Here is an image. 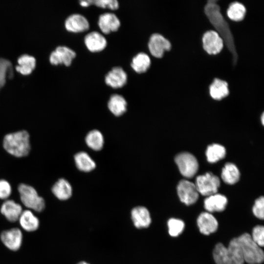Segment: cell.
Here are the masks:
<instances>
[{
    "label": "cell",
    "mask_w": 264,
    "mask_h": 264,
    "mask_svg": "<svg viewBox=\"0 0 264 264\" xmlns=\"http://www.w3.org/2000/svg\"><path fill=\"white\" fill-rule=\"evenodd\" d=\"M204 13L217 30V32L225 42L226 47L232 55L233 63L236 65L238 60V54L233 36L228 23L221 14L220 7L217 3V1L208 0L204 7Z\"/></svg>",
    "instance_id": "1"
},
{
    "label": "cell",
    "mask_w": 264,
    "mask_h": 264,
    "mask_svg": "<svg viewBox=\"0 0 264 264\" xmlns=\"http://www.w3.org/2000/svg\"><path fill=\"white\" fill-rule=\"evenodd\" d=\"M213 257L217 264H243L244 262L237 238L233 239L227 247L221 243L216 244Z\"/></svg>",
    "instance_id": "2"
},
{
    "label": "cell",
    "mask_w": 264,
    "mask_h": 264,
    "mask_svg": "<svg viewBox=\"0 0 264 264\" xmlns=\"http://www.w3.org/2000/svg\"><path fill=\"white\" fill-rule=\"evenodd\" d=\"M3 146L7 153L14 156H25L30 150L29 135L24 130L8 133L4 137Z\"/></svg>",
    "instance_id": "3"
},
{
    "label": "cell",
    "mask_w": 264,
    "mask_h": 264,
    "mask_svg": "<svg viewBox=\"0 0 264 264\" xmlns=\"http://www.w3.org/2000/svg\"><path fill=\"white\" fill-rule=\"evenodd\" d=\"M244 261L249 264H259L264 260L263 250L252 240L251 235L244 233L237 237Z\"/></svg>",
    "instance_id": "4"
},
{
    "label": "cell",
    "mask_w": 264,
    "mask_h": 264,
    "mask_svg": "<svg viewBox=\"0 0 264 264\" xmlns=\"http://www.w3.org/2000/svg\"><path fill=\"white\" fill-rule=\"evenodd\" d=\"M18 189L21 201L29 210L38 212L44 210L45 201L42 197L39 196L34 188L25 184H21Z\"/></svg>",
    "instance_id": "5"
},
{
    "label": "cell",
    "mask_w": 264,
    "mask_h": 264,
    "mask_svg": "<svg viewBox=\"0 0 264 264\" xmlns=\"http://www.w3.org/2000/svg\"><path fill=\"white\" fill-rule=\"evenodd\" d=\"M195 185L198 193L208 197L217 193L220 181L217 176L209 172L197 176Z\"/></svg>",
    "instance_id": "6"
},
{
    "label": "cell",
    "mask_w": 264,
    "mask_h": 264,
    "mask_svg": "<svg viewBox=\"0 0 264 264\" xmlns=\"http://www.w3.org/2000/svg\"><path fill=\"white\" fill-rule=\"evenodd\" d=\"M175 162L180 173L186 177H192L198 170V161L190 153L184 152L177 154Z\"/></svg>",
    "instance_id": "7"
},
{
    "label": "cell",
    "mask_w": 264,
    "mask_h": 264,
    "mask_svg": "<svg viewBox=\"0 0 264 264\" xmlns=\"http://www.w3.org/2000/svg\"><path fill=\"white\" fill-rule=\"evenodd\" d=\"M177 192L181 201L187 205L195 203L198 198L195 184L188 180H181L177 185Z\"/></svg>",
    "instance_id": "8"
},
{
    "label": "cell",
    "mask_w": 264,
    "mask_h": 264,
    "mask_svg": "<svg viewBox=\"0 0 264 264\" xmlns=\"http://www.w3.org/2000/svg\"><path fill=\"white\" fill-rule=\"evenodd\" d=\"M148 46L151 54L157 58H161L164 52L171 48L170 41L158 33L153 34L150 36Z\"/></svg>",
    "instance_id": "9"
},
{
    "label": "cell",
    "mask_w": 264,
    "mask_h": 264,
    "mask_svg": "<svg viewBox=\"0 0 264 264\" xmlns=\"http://www.w3.org/2000/svg\"><path fill=\"white\" fill-rule=\"evenodd\" d=\"M2 243L9 250L17 251L21 247L22 242V233L18 228L3 231L0 235Z\"/></svg>",
    "instance_id": "10"
},
{
    "label": "cell",
    "mask_w": 264,
    "mask_h": 264,
    "mask_svg": "<svg viewBox=\"0 0 264 264\" xmlns=\"http://www.w3.org/2000/svg\"><path fill=\"white\" fill-rule=\"evenodd\" d=\"M76 54L74 51L66 46H58L52 51L49 56V61L52 65L64 64L69 66Z\"/></svg>",
    "instance_id": "11"
},
{
    "label": "cell",
    "mask_w": 264,
    "mask_h": 264,
    "mask_svg": "<svg viewBox=\"0 0 264 264\" xmlns=\"http://www.w3.org/2000/svg\"><path fill=\"white\" fill-rule=\"evenodd\" d=\"M203 47L210 54H216L220 52L223 46V41L215 31H206L202 37Z\"/></svg>",
    "instance_id": "12"
},
{
    "label": "cell",
    "mask_w": 264,
    "mask_h": 264,
    "mask_svg": "<svg viewBox=\"0 0 264 264\" xmlns=\"http://www.w3.org/2000/svg\"><path fill=\"white\" fill-rule=\"evenodd\" d=\"M126 72L120 66L113 67L106 75L105 81L107 85L113 88L123 87L127 83Z\"/></svg>",
    "instance_id": "13"
},
{
    "label": "cell",
    "mask_w": 264,
    "mask_h": 264,
    "mask_svg": "<svg viewBox=\"0 0 264 264\" xmlns=\"http://www.w3.org/2000/svg\"><path fill=\"white\" fill-rule=\"evenodd\" d=\"M65 26L66 29L73 33H80L89 29V24L88 20L79 14H73L66 20Z\"/></svg>",
    "instance_id": "14"
},
{
    "label": "cell",
    "mask_w": 264,
    "mask_h": 264,
    "mask_svg": "<svg viewBox=\"0 0 264 264\" xmlns=\"http://www.w3.org/2000/svg\"><path fill=\"white\" fill-rule=\"evenodd\" d=\"M120 24L119 19L113 13H106L99 17L98 26L101 31L105 34L117 31Z\"/></svg>",
    "instance_id": "15"
},
{
    "label": "cell",
    "mask_w": 264,
    "mask_h": 264,
    "mask_svg": "<svg viewBox=\"0 0 264 264\" xmlns=\"http://www.w3.org/2000/svg\"><path fill=\"white\" fill-rule=\"evenodd\" d=\"M84 43L88 49L92 52L102 51L107 44L105 37L97 31L87 34L84 38Z\"/></svg>",
    "instance_id": "16"
},
{
    "label": "cell",
    "mask_w": 264,
    "mask_h": 264,
    "mask_svg": "<svg viewBox=\"0 0 264 264\" xmlns=\"http://www.w3.org/2000/svg\"><path fill=\"white\" fill-rule=\"evenodd\" d=\"M197 223L200 232L206 235L215 232L218 227L216 219L209 212L201 213L197 219Z\"/></svg>",
    "instance_id": "17"
},
{
    "label": "cell",
    "mask_w": 264,
    "mask_h": 264,
    "mask_svg": "<svg viewBox=\"0 0 264 264\" xmlns=\"http://www.w3.org/2000/svg\"><path fill=\"white\" fill-rule=\"evenodd\" d=\"M22 211V206L12 199L6 200L0 209L1 214L11 222L18 220Z\"/></svg>",
    "instance_id": "18"
},
{
    "label": "cell",
    "mask_w": 264,
    "mask_h": 264,
    "mask_svg": "<svg viewBox=\"0 0 264 264\" xmlns=\"http://www.w3.org/2000/svg\"><path fill=\"white\" fill-rule=\"evenodd\" d=\"M131 217L134 226L137 228H147L151 222L150 213L145 207L137 206L133 208Z\"/></svg>",
    "instance_id": "19"
},
{
    "label": "cell",
    "mask_w": 264,
    "mask_h": 264,
    "mask_svg": "<svg viewBox=\"0 0 264 264\" xmlns=\"http://www.w3.org/2000/svg\"><path fill=\"white\" fill-rule=\"evenodd\" d=\"M227 203V199L224 196L216 193L205 199L204 206L209 212H222L225 210Z\"/></svg>",
    "instance_id": "20"
},
{
    "label": "cell",
    "mask_w": 264,
    "mask_h": 264,
    "mask_svg": "<svg viewBox=\"0 0 264 264\" xmlns=\"http://www.w3.org/2000/svg\"><path fill=\"white\" fill-rule=\"evenodd\" d=\"M18 221L22 228L29 232L37 230L40 225L38 218L29 209L22 211Z\"/></svg>",
    "instance_id": "21"
},
{
    "label": "cell",
    "mask_w": 264,
    "mask_h": 264,
    "mask_svg": "<svg viewBox=\"0 0 264 264\" xmlns=\"http://www.w3.org/2000/svg\"><path fill=\"white\" fill-rule=\"evenodd\" d=\"M209 91L213 99L221 100L229 94L228 83L224 80L215 78L210 85Z\"/></svg>",
    "instance_id": "22"
},
{
    "label": "cell",
    "mask_w": 264,
    "mask_h": 264,
    "mask_svg": "<svg viewBox=\"0 0 264 264\" xmlns=\"http://www.w3.org/2000/svg\"><path fill=\"white\" fill-rule=\"evenodd\" d=\"M52 192L57 198L64 200L71 196L72 189L68 181L65 179L61 178L54 184Z\"/></svg>",
    "instance_id": "23"
},
{
    "label": "cell",
    "mask_w": 264,
    "mask_h": 264,
    "mask_svg": "<svg viewBox=\"0 0 264 264\" xmlns=\"http://www.w3.org/2000/svg\"><path fill=\"white\" fill-rule=\"evenodd\" d=\"M110 110L115 115L120 116L127 110V103L125 99L121 95H111L108 103Z\"/></svg>",
    "instance_id": "24"
},
{
    "label": "cell",
    "mask_w": 264,
    "mask_h": 264,
    "mask_svg": "<svg viewBox=\"0 0 264 264\" xmlns=\"http://www.w3.org/2000/svg\"><path fill=\"white\" fill-rule=\"evenodd\" d=\"M151 64L150 57L145 53L140 52L133 57L131 66L136 73L140 74L146 72Z\"/></svg>",
    "instance_id": "25"
},
{
    "label": "cell",
    "mask_w": 264,
    "mask_h": 264,
    "mask_svg": "<svg viewBox=\"0 0 264 264\" xmlns=\"http://www.w3.org/2000/svg\"><path fill=\"white\" fill-rule=\"evenodd\" d=\"M36 62L33 56L26 54L22 55L18 59L19 65L16 66V70L23 75L29 74L35 68Z\"/></svg>",
    "instance_id": "26"
},
{
    "label": "cell",
    "mask_w": 264,
    "mask_h": 264,
    "mask_svg": "<svg viewBox=\"0 0 264 264\" xmlns=\"http://www.w3.org/2000/svg\"><path fill=\"white\" fill-rule=\"evenodd\" d=\"M74 160L77 167L83 172H89L96 166L95 163L86 152H81L75 154Z\"/></svg>",
    "instance_id": "27"
},
{
    "label": "cell",
    "mask_w": 264,
    "mask_h": 264,
    "mask_svg": "<svg viewBox=\"0 0 264 264\" xmlns=\"http://www.w3.org/2000/svg\"><path fill=\"white\" fill-rule=\"evenodd\" d=\"M240 172L237 166L233 163L225 164L222 170L221 177L225 183L234 184L239 179Z\"/></svg>",
    "instance_id": "28"
},
{
    "label": "cell",
    "mask_w": 264,
    "mask_h": 264,
    "mask_svg": "<svg viewBox=\"0 0 264 264\" xmlns=\"http://www.w3.org/2000/svg\"><path fill=\"white\" fill-rule=\"evenodd\" d=\"M226 154L225 148L219 144H214L209 146L206 152L207 160L215 163L224 157Z\"/></svg>",
    "instance_id": "29"
},
{
    "label": "cell",
    "mask_w": 264,
    "mask_h": 264,
    "mask_svg": "<svg viewBox=\"0 0 264 264\" xmlns=\"http://www.w3.org/2000/svg\"><path fill=\"white\" fill-rule=\"evenodd\" d=\"M13 74L11 62L8 59L0 58V90L5 85L7 79L12 78Z\"/></svg>",
    "instance_id": "30"
},
{
    "label": "cell",
    "mask_w": 264,
    "mask_h": 264,
    "mask_svg": "<svg viewBox=\"0 0 264 264\" xmlns=\"http://www.w3.org/2000/svg\"><path fill=\"white\" fill-rule=\"evenodd\" d=\"M87 145L94 150H101L104 145V138L101 132L97 130L89 132L86 136Z\"/></svg>",
    "instance_id": "31"
},
{
    "label": "cell",
    "mask_w": 264,
    "mask_h": 264,
    "mask_svg": "<svg viewBox=\"0 0 264 264\" xmlns=\"http://www.w3.org/2000/svg\"><path fill=\"white\" fill-rule=\"evenodd\" d=\"M246 13L245 6L241 3L236 1L231 3L227 10L228 17L235 21L243 20Z\"/></svg>",
    "instance_id": "32"
},
{
    "label": "cell",
    "mask_w": 264,
    "mask_h": 264,
    "mask_svg": "<svg viewBox=\"0 0 264 264\" xmlns=\"http://www.w3.org/2000/svg\"><path fill=\"white\" fill-rule=\"evenodd\" d=\"M167 224L169 233L172 237H177L180 234L185 226L182 220L174 218L169 219Z\"/></svg>",
    "instance_id": "33"
},
{
    "label": "cell",
    "mask_w": 264,
    "mask_h": 264,
    "mask_svg": "<svg viewBox=\"0 0 264 264\" xmlns=\"http://www.w3.org/2000/svg\"><path fill=\"white\" fill-rule=\"evenodd\" d=\"M253 241L260 247L264 245V228L262 225H257L254 227L252 235L251 236Z\"/></svg>",
    "instance_id": "34"
},
{
    "label": "cell",
    "mask_w": 264,
    "mask_h": 264,
    "mask_svg": "<svg viewBox=\"0 0 264 264\" xmlns=\"http://www.w3.org/2000/svg\"><path fill=\"white\" fill-rule=\"evenodd\" d=\"M92 4L102 8L116 10L119 8V3L116 0H94Z\"/></svg>",
    "instance_id": "35"
},
{
    "label": "cell",
    "mask_w": 264,
    "mask_h": 264,
    "mask_svg": "<svg viewBox=\"0 0 264 264\" xmlns=\"http://www.w3.org/2000/svg\"><path fill=\"white\" fill-rule=\"evenodd\" d=\"M264 197L262 196L255 200L252 209L254 215L259 219H264Z\"/></svg>",
    "instance_id": "36"
},
{
    "label": "cell",
    "mask_w": 264,
    "mask_h": 264,
    "mask_svg": "<svg viewBox=\"0 0 264 264\" xmlns=\"http://www.w3.org/2000/svg\"><path fill=\"white\" fill-rule=\"evenodd\" d=\"M11 187L5 180L0 179V199H6L11 194Z\"/></svg>",
    "instance_id": "37"
},
{
    "label": "cell",
    "mask_w": 264,
    "mask_h": 264,
    "mask_svg": "<svg viewBox=\"0 0 264 264\" xmlns=\"http://www.w3.org/2000/svg\"><path fill=\"white\" fill-rule=\"evenodd\" d=\"M79 3L82 6L87 7L92 5V0H80Z\"/></svg>",
    "instance_id": "38"
},
{
    "label": "cell",
    "mask_w": 264,
    "mask_h": 264,
    "mask_svg": "<svg viewBox=\"0 0 264 264\" xmlns=\"http://www.w3.org/2000/svg\"><path fill=\"white\" fill-rule=\"evenodd\" d=\"M77 264H89L86 262H79V263H78Z\"/></svg>",
    "instance_id": "39"
},
{
    "label": "cell",
    "mask_w": 264,
    "mask_h": 264,
    "mask_svg": "<svg viewBox=\"0 0 264 264\" xmlns=\"http://www.w3.org/2000/svg\"><path fill=\"white\" fill-rule=\"evenodd\" d=\"M261 117H262V122L263 124H264V114H262Z\"/></svg>",
    "instance_id": "40"
}]
</instances>
